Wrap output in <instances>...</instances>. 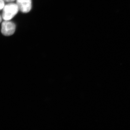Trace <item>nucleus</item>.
<instances>
[{"instance_id":"obj_6","label":"nucleus","mask_w":130,"mask_h":130,"mask_svg":"<svg viewBox=\"0 0 130 130\" xmlns=\"http://www.w3.org/2000/svg\"><path fill=\"white\" fill-rule=\"evenodd\" d=\"M2 17L0 15V23H1V22L2 21Z\"/></svg>"},{"instance_id":"obj_3","label":"nucleus","mask_w":130,"mask_h":130,"mask_svg":"<svg viewBox=\"0 0 130 130\" xmlns=\"http://www.w3.org/2000/svg\"><path fill=\"white\" fill-rule=\"evenodd\" d=\"M19 10L24 13L29 12L31 8V0H16Z\"/></svg>"},{"instance_id":"obj_1","label":"nucleus","mask_w":130,"mask_h":130,"mask_svg":"<svg viewBox=\"0 0 130 130\" xmlns=\"http://www.w3.org/2000/svg\"><path fill=\"white\" fill-rule=\"evenodd\" d=\"M2 12V18L5 21L12 19L18 13L19 10L16 4L10 3L5 5Z\"/></svg>"},{"instance_id":"obj_4","label":"nucleus","mask_w":130,"mask_h":130,"mask_svg":"<svg viewBox=\"0 0 130 130\" xmlns=\"http://www.w3.org/2000/svg\"><path fill=\"white\" fill-rule=\"evenodd\" d=\"M5 5V1L3 0H0V10L3 9Z\"/></svg>"},{"instance_id":"obj_2","label":"nucleus","mask_w":130,"mask_h":130,"mask_svg":"<svg viewBox=\"0 0 130 130\" xmlns=\"http://www.w3.org/2000/svg\"><path fill=\"white\" fill-rule=\"evenodd\" d=\"M16 30V25L11 21H5L2 24L1 32L3 35L6 36L14 34Z\"/></svg>"},{"instance_id":"obj_5","label":"nucleus","mask_w":130,"mask_h":130,"mask_svg":"<svg viewBox=\"0 0 130 130\" xmlns=\"http://www.w3.org/2000/svg\"><path fill=\"white\" fill-rule=\"evenodd\" d=\"M5 2L8 3H11L14 2L15 0H3Z\"/></svg>"}]
</instances>
